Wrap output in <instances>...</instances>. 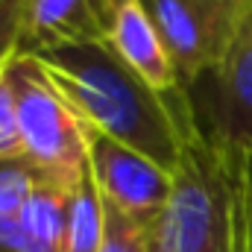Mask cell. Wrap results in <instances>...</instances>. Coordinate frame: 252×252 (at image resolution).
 Here are the masks:
<instances>
[{"label": "cell", "instance_id": "6da1fadb", "mask_svg": "<svg viewBox=\"0 0 252 252\" xmlns=\"http://www.w3.org/2000/svg\"><path fill=\"white\" fill-rule=\"evenodd\" d=\"M82 124L138 150L167 173L196 121L190 94L158 91L103 41H70L32 53Z\"/></svg>", "mask_w": 252, "mask_h": 252}, {"label": "cell", "instance_id": "7a4b0ae2", "mask_svg": "<svg viewBox=\"0 0 252 252\" xmlns=\"http://www.w3.org/2000/svg\"><path fill=\"white\" fill-rule=\"evenodd\" d=\"M150 252H252V150L193 121Z\"/></svg>", "mask_w": 252, "mask_h": 252}, {"label": "cell", "instance_id": "3957f363", "mask_svg": "<svg viewBox=\"0 0 252 252\" xmlns=\"http://www.w3.org/2000/svg\"><path fill=\"white\" fill-rule=\"evenodd\" d=\"M3 73L15 94L24 158L47 182L73 190L88 164L82 118L70 109L32 53L18 50Z\"/></svg>", "mask_w": 252, "mask_h": 252}, {"label": "cell", "instance_id": "277c9868", "mask_svg": "<svg viewBox=\"0 0 252 252\" xmlns=\"http://www.w3.org/2000/svg\"><path fill=\"white\" fill-rule=\"evenodd\" d=\"M164 50L190 91L229 50L241 0H141Z\"/></svg>", "mask_w": 252, "mask_h": 252}, {"label": "cell", "instance_id": "5b68a950", "mask_svg": "<svg viewBox=\"0 0 252 252\" xmlns=\"http://www.w3.org/2000/svg\"><path fill=\"white\" fill-rule=\"evenodd\" d=\"M188 94L202 129L252 150V0H241L226 56Z\"/></svg>", "mask_w": 252, "mask_h": 252}, {"label": "cell", "instance_id": "8992f818", "mask_svg": "<svg viewBox=\"0 0 252 252\" xmlns=\"http://www.w3.org/2000/svg\"><path fill=\"white\" fill-rule=\"evenodd\" d=\"M85 147L100 193L138 223L153 226V220L164 211L170 199L173 173H167L138 150L115 141L112 135L88 124H85Z\"/></svg>", "mask_w": 252, "mask_h": 252}, {"label": "cell", "instance_id": "52a82bcc", "mask_svg": "<svg viewBox=\"0 0 252 252\" xmlns=\"http://www.w3.org/2000/svg\"><path fill=\"white\" fill-rule=\"evenodd\" d=\"M100 41L158 91H182L176 64L164 50L141 0H100Z\"/></svg>", "mask_w": 252, "mask_h": 252}, {"label": "cell", "instance_id": "ba28073f", "mask_svg": "<svg viewBox=\"0 0 252 252\" xmlns=\"http://www.w3.org/2000/svg\"><path fill=\"white\" fill-rule=\"evenodd\" d=\"M70 41H100V0H24L21 53Z\"/></svg>", "mask_w": 252, "mask_h": 252}, {"label": "cell", "instance_id": "9c48e42d", "mask_svg": "<svg viewBox=\"0 0 252 252\" xmlns=\"http://www.w3.org/2000/svg\"><path fill=\"white\" fill-rule=\"evenodd\" d=\"M18 223L50 252H67V223H70V190L56 182H41L27 199Z\"/></svg>", "mask_w": 252, "mask_h": 252}, {"label": "cell", "instance_id": "30bf717a", "mask_svg": "<svg viewBox=\"0 0 252 252\" xmlns=\"http://www.w3.org/2000/svg\"><path fill=\"white\" fill-rule=\"evenodd\" d=\"M106 238V211L103 193L85 164L76 188L70 190V223H67V252H100Z\"/></svg>", "mask_w": 252, "mask_h": 252}, {"label": "cell", "instance_id": "8fae6325", "mask_svg": "<svg viewBox=\"0 0 252 252\" xmlns=\"http://www.w3.org/2000/svg\"><path fill=\"white\" fill-rule=\"evenodd\" d=\"M44 176L24 158H0V220H15Z\"/></svg>", "mask_w": 252, "mask_h": 252}, {"label": "cell", "instance_id": "7c38bea8", "mask_svg": "<svg viewBox=\"0 0 252 252\" xmlns=\"http://www.w3.org/2000/svg\"><path fill=\"white\" fill-rule=\"evenodd\" d=\"M103 211H106V238L100 252H150V226L124 214L106 196H103Z\"/></svg>", "mask_w": 252, "mask_h": 252}, {"label": "cell", "instance_id": "4fadbf2b", "mask_svg": "<svg viewBox=\"0 0 252 252\" xmlns=\"http://www.w3.org/2000/svg\"><path fill=\"white\" fill-rule=\"evenodd\" d=\"M15 156H24L18 112H15V94H12L6 73H0V158H15Z\"/></svg>", "mask_w": 252, "mask_h": 252}, {"label": "cell", "instance_id": "5bb4252c", "mask_svg": "<svg viewBox=\"0 0 252 252\" xmlns=\"http://www.w3.org/2000/svg\"><path fill=\"white\" fill-rule=\"evenodd\" d=\"M24 32V0H0V73L21 50Z\"/></svg>", "mask_w": 252, "mask_h": 252}]
</instances>
